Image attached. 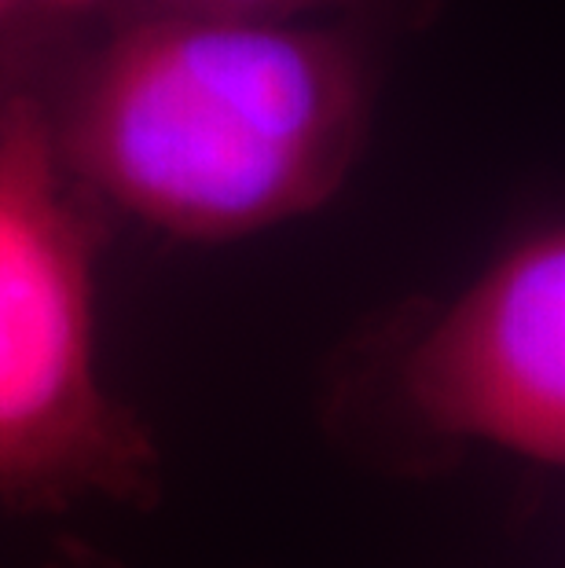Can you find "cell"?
Segmentation results:
<instances>
[{
	"label": "cell",
	"instance_id": "7",
	"mask_svg": "<svg viewBox=\"0 0 565 568\" xmlns=\"http://www.w3.org/2000/svg\"><path fill=\"white\" fill-rule=\"evenodd\" d=\"M11 100H16V92H4V89H0V122H4V114H8Z\"/></svg>",
	"mask_w": 565,
	"mask_h": 568
},
{
	"label": "cell",
	"instance_id": "6",
	"mask_svg": "<svg viewBox=\"0 0 565 568\" xmlns=\"http://www.w3.org/2000/svg\"><path fill=\"white\" fill-rule=\"evenodd\" d=\"M100 0H0V30L30 16H56V11H85Z\"/></svg>",
	"mask_w": 565,
	"mask_h": 568
},
{
	"label": "cell",
	"instance_id": "1",
	"mask_svg": "<svg viewBox=\"0 0 565 568\" xmlns=\"http://www.w3.org/2000/svg\"><path fill=\"white\" fill-rule=\"evenodd\" d=\"M360 48L302 19L148 11L56 125L67 173L137 221L221 243L327 205L364 148Z\"/></svg>",
	"mask_w": 565,
	"mask_h": 568
},
{
	"label": "cell",
	"instance_id": "2",
	"mask_svg": "<svg viewBox=\"0 0 565 568\" xmlns=\"http://www.w3.org/2000/svg\"><path fill=\"white\" fill-rule=\"evenodd\" d=\"M162 458L100 371L95 239L30 95L0 122V506H154Z\"/></svg>",
	"mask_w": 565,
	"mask_h": 568
},
{
	"label": "cell",
	"instance_id": "3",
	"mask_svg": "<svg viewBox=\"0 0 565 568\" xmlns=\"http://www.w3.org/2000/svg\"><path fill=\"white\" fill-rule=\"evenodd\" d=\"M386 400L418 440L565 469V224L518 239L418 323Z\"/></svg>",
	"mask_w": 565,
	"mask_h": 568
},
{
	"label": "cell",
	"instance_id": "5",
	"mask_svg": "<svg viewBox=\"0 0 565 568\" xmlns=\"http://www.w3.org/2000/svg\"><path fill=\"white\" fill-rule=\"evenodd\" d=\"M41 568H129L122 558H114V554H107L100 547H92L85 539H59L56 550L48 554Z\"/></svg>",
	"mask_w": 565,
	"mask_h": 568
},
{
	"label": "cell",
	"instance_id": "4",
	"mask_svg": "<svg viewBox=\"0 0 565 568\" xmlns=\"http://www.w3.org/2000/svg\"><path fill=\"white\" fill-rule=\"evenodd\" d=\"M148 11L180 16H228V19H302L309 11L345 4V0H140Z\"/></svg>",
	"mask_w": 565,
	"mask_h": 568
}]
</instances>
